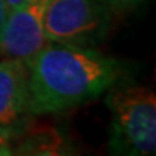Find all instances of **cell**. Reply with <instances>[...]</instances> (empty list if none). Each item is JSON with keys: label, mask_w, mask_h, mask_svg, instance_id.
<instances>
[{"label": "cell", "mask_w": 156, "mask_h": 156, "mask_svg": "<svg viewBox=\"0 0 156 156\" xmlns=\"http://www.w3.org/2000/svg\"><path fill=\"white\" fill-rule=\"evenodd\" d=\"M26 64L29 116L54 114L97 98L126 73L120 61L94 48L55 42Z\"/></svg>", "instance_id": "cell-1"}, {"label": "cell", "mask_w": 156, "mask_h": 156, "mask_svg": "<svg viewBox=\"0 0 156 156\" xmlns=\"http://www.w3.org/2000/svg\"><path fill=\"white\" fill-rule=\"evenodd\" d=\"M108 147L114 155L149 156L156 151V95L151 88L117 83L106 91Z\"/></svg>", "instance_id": "cell-2"}, {"label": "cell", "mask_w": 156, "mask_h": 156, "mask_svg": "<svg viewBox=\"0 0 156 156\" xmlns=\"http://www.w3.org/2000/svg\"><path fill=\"white\" fill-rule=\"evenodd\" d=\"M112 15L103 0H49L44 19L46 41L93 48L106 38Z\"/></svg>", "instance_id": "cell-3"}, {"label": "cell", "mask_w": 156, "mask_h": 156, "mask_svg": "<svg viewBox=\"0 0 156 156\" xmlns=\"http://www.w3.org/2000/svg\"><path fill=\"white\" fill-rule=\"evenodd\" d=\"M49 0H28L6 16L0 35V55L28 62L48 44L44 19Z\"/></svg>", "instance_id": "cell-4"}, {"label": "cell", "mask_w": 156, "mask_h": 156, "mask_svg": "<svg viewBox=\"0 0 156 156\" xmlns=\"http://www.w3.org/2000/svg\"><path fill=\"white\" fill-rule=\"evenodd\" d=\"M28 64L17 58L0 59V126L15 130L28 114Z\"/></svg>", "instance_id": "cell-5"}, {"label": "cell", "mask_w": 156, "mask_h": 156, "mask_svg": "<svg viewBox=\"0 0 156 156\" xmlns=\"http://www.w3.org/2000/svg\"><path fill=\"white\" fill-rule=\"evenodd\" d=\"M22 126V124H20ZM13 155H68L69 143L58 129L46 124L22 126L20 132L12 137Z\"/></svg>", "instance_id": "cell-6"}, {"label": "cell", "mask_w": 156, "mask_h": 156, "mask_svg": "<svg viewBox=\"0 0 156 156\" xmlns=\"http://www.w3.org/2000/svg\"><path fill=\"white\" fill-rule=\"evenodd\" d=\"M113 13H127L142 6L146 0H103Z\"/></svg>", "instance_id": "cell-7"}, {"label": "cell", "mask_w": 156, "mask_h": 156, "mask_svg": "<svg viewBox=\"0 0 156 156\" xmlns=\"http://www.w3.org/2000/svg\"><path fill=\"white\" fill-rule=\"evenodd\" d=\"M12 137H13V130L0 126V156L13 155Z\"/></svg>", "instance_id": "cell-8"}, {"label": "cell", "mask_w": 156, "mask_h": 156, "mask_svg": "<svg viewBox=\"0 0 156 156\" xmlns=\"http://www.w3.org/2000/svg\"><path fill=\"white\" fill-rule=\"evenodd\" d=\"M7 13H9V9H7L6 2L5 0H0V35H2V30H3V25H5Z\"/></svg>", "instance_id": "cell-9"}, {"label": "cell", "mask_w": 156, "mask_h": 156, "mask_svg": "<svg viewBox=\"0 0 156 156\" xmlns=\"http://www.w3.org/2000/svg\"><path fill=\"white\" fill-rule=\"evenodd\" d=\"M6 5H7V9L9 10H13V9H16L19 6H22L23 3H26L28 0H5Z\"/></svg>", "instance_id": "cell-10"}]
</instances>
